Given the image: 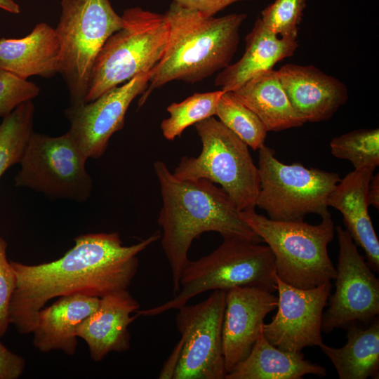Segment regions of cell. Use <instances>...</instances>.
I'll return each mask as SVG.
<instances>
[{
    "mask_svg": "<svg viewBox=\"0 0 379 379\" xmlns=\"http://www.w3.org/2000/svg\"><path fill=\"white\" fill-rule=\"evenodd\" d=\"M124 246L117 232L91 233L74 238V245L52 262L25 265L10 261L17 277L9 305L11 324L18 332H33L39 312L53 298L72 294L102 296L127 289L135 276L137 255L161 238Z\"/></svg>",
    "mask_w": 379,
    "mask_h": 379,
    "instance_id": "cell-1",
    "label": "cell"
},
{
    "mask_svg": "<svg viewBox=\"0 0 379 379\" xmlns=\"http://www.w3.org/2000/svg\"><path fill=\"white\" fill-rule=\"evenodd\" d=\"M154 169L162 198L157 220L162 228L160 239L171 267L174 295L180 291L191 245L204 232L263 242L222 188L206 179L180 180L162 161H155Z\"/></svg>",
    "mask_w": 379,
    "mask_h": 379,
    "instance_id": "cell-2",
    "label": "cell"
},
{
    "mask_svg": "<svg viewBox=\"0 0 379 379\" xmlns=\"http://www.w3.org/2000/svg\"><path fill=\"white\" fill-rule=\"evenodd\" d=\"M164 15L169 26L167 46L140 98L139 107L154 90L170 81L196 83L227 67L247 18L246 13L207 17L174 1Z\"/></svg>",
    "mask_w": 379,
    "mask_h": 379,
    "instance_id": "cell-3",
    "label": "cell"
},
{
    "mask_svg": "<svg viewBox=\"0 0 379 379\" xmlns=\"http://www.w3.org/2000/svg\"><path fill=\"white\" fill-rule=\"evenodd\" d=\"M273 253L267 245L229 238L211 253L189 260L183 270L179 292L156 307L138 310V316L152 317L177 310L194 296L208 291L237 286H254L274 292L277 290Z\"/></svg>",
    "mask_w": 379,
    "mask_h": 379,
    "instance_id": "cell-4",
    "label": "cell"
},
{
    "mask_svg": "<svg viewBox=\"0 0 379 379\" xmlns=\"http://www.w3.org/2000/svg\"><path fill=\"white\" fill-rule=\"evenodd\" d=\"M241 218L271 249L277 276L292 286L307 289L335 279L336 270L328 253L335 227L328 215L318 225L280 221L240 211Z\"/></svg>",
    "mask_w": 379,
    "mask_h": 379,
    "instance_id": "cell-5",
    "label": "cell"
},
{
    "mask_svg": "<svg viewBox=\"0 0 379 379\" xmlns=\"http://www.w3.org/2000/svg\"><path fill=\"white\" fill-rule=\"evenodd\" d=\"M121 18L122 27L107 39L94 62L85 103L152 70L164 54L169 36L164 14L137 6L125 9Z\"/></svg>",
    "mask_w": 379,
    "mask_h": 379,
    "instance_id": "cell-6",
    "label": "cell"
},
{
    "mask_svg": "<svg viewBox=\"0 0 379 379\" xmlns=\"http://www.w3.org/2000/svg\"><path fill=\"white\" fill-rule=\"evenodd\" d=\"M202 144L197 157H182L173 175L221 185L239 211L255 209L260 192L258 166L248 146L214 117L194 124Z\"/></svg>",
    "mask_w": 379,
    "mask_h": 379,
    "instance_id": "cell-7",
    "label": "cell"
},
{
    "mask_svg": "<svg viewBox=\"0 0 379 379\" xmlns=\"http://www.w3.org/2000/svg\"><path fill=\"white\" fill-rule=\"evenodd\" d=\"M123 25L109 0H62L55 31L62 47L60 74L70 105L85 103L94 62L107 39Z\"/></svg>",
    "mask_w": 379,
    "mask_h": 379,
    "instance_id": "cell-8",
    "label": "cell"
},
{
    "mask_svg": "<svg viewBox=\"0 0 379 379\" xmlns=\"http://www.w3.org/2000/svg\"><path fill=\"white\" fill-rule=\"evenodd\" d=\"M260 192L256 206L268 218L302 221L308 214L331 215L328 197L340 178L337 173L307 168L300 163L285 164L265 145L258 149Z\"/></svg>",
    "mask_w": 379,
    "mask_h": 379,
    "instance_id": "cell-9",
    "label": "cell"
},
{
    "mask_svg": "<svg viewBox=\"0 0 379 379\" xmlns=\"http://www.w3.org/2000/svg\"><path fill=\"white\" fill-rule=\"evenodd\" d=\"M226 291L214 290L204 300L177 310L181 335L159 378L225 379L222 324Z\"/></svg>",
    "mask_w": 379,
    "mask_h": 379,
    "instance_id": "cell-10",
    "label": "cell"
},
{
    "mask_svg": "<svg viewBox=\"0 0 379 379\" xmlns=\"http://www.w3.org/2000/svg\"><path fill=\"white\" fill-rule=\"evenodd\" d=\"M87 159L67 132L57 137L33 132L15 185L53 199L86 201L93 190L92 178L86 170Z\"/></svg>",
    "mask_w": 379,
    "mask_h": 379,
    "instance_id": "cell-11",
    "label": "cell"
},
{
    "mask_svg": "<svg viewBox=\"0 0 379 379\" xmlns=\"http://www.w3.org/2000/svg\"><path fill=\"white\" fill-rule=\"evenodd\" d=\"M339 244L335 268V290L328 297V308L322 315L321 331L368 324L379 314V281L359 253L350 233L336 229Z\"/></svg>",
    "mask_w": 379,
    "mask_h": 379,
    "instance_id": "cell-12",
    "label": "cell"
},
{
    "mask_svg": "<svg viewBox=\"0 0 379 379\" xmlns=\"http://www.w3.org/2000/svg\"><path fill=\"white\" fill-rule=\"evenodd\" d=\"M154 72V68L140 73L93 101L65 109L70 123L67 133L87 159L104 154L112 135L123 128L131 103L146 90Z\"/></svg>",
    "mask_w": 379,
    "mask_h": 379,
    "instance_id": "cell-13",
    "label": "cell"
},
{
    "mask_svg": "<svg viewBox=\"0 0 379 379\" xmlns=\"http://www.w3.org/2000/svg\"><path fill=\"white\" fill-rule=\"evenodd\" d=\"M276 281L277 312L270 323L262 325L265 338L290 352L319 346L323 343L321 320L332 288L331 281L307 289L287 284L277 275Z\"/></svg>",
    "mask_w": 379,
    "mask_h": 379,
    "instance_id": "cell-14",
    "label": "cell"
},
{
    "mask_svg": "<svg viewBox=\"0 0 379 379\" xmlns=\"http://www.w3.org/2000/svg\"><path fill=\"white\" fill-rule=\"evenodd\" d=\"M273 292L254 286L226 291L222 347L227 373L250 353L266 316L277 308Z\"/></svg>",
    "mask_w": 379,
    "mask_h": 379,
    "instance_id": "cell-15",
    "label": "cell"
},
{
    "mask_svg": "<svg viewBox=\"0 0 379 379\" xmlns=\"http://www.w3.org/2000/svg\"><path fill=\"white\" fill-rule=\"evenodd\" d=\"M277 72L291 104L305 123L328 120L348 100L346 85L314 65L288 63Z\"/></svg>",
    "mask_w": 379,
    "mask_h": 379,
    "instance_id": "cell-16",
    "label": "cell"
},
{
    "mask_svg": "<svg viewBox=\"0 0 379 379\" xmlns=\"http://www.w3.org/2000/svg\"><path fill=\"white\" fill-rule=\"evenodd\" d=\"M140 304L127 289L108 293L100 298L96 310L77 327L76 335L87 344L91 359L102 361L112 352L130 349L129 325L139 317L131 316Z\"/></svg>",
    "mask_w": 379,
    "mask_h": 379,
    "instance_id": "cell-17",
    "label": "cell"
},
{
    "mask_svg": "<svg viewBox=\"0 0 379 379\" xmlns=\"http://www.w3.org/2000/svg\"><path fill=\"white\" fill-rule=\"evenodd\" d=\"M375 168L354 169L340 179L328 197V206L339 211L346 230L365 253L367 263L379 272V241L368 213L367 192Z\"/></svg>",
    "mask_w": 379,
    "mask_h": 379,
    "instance_id": "cell-18",
    "label": "cell"
},
{
    "mask_svg": "<svg viewBox=\"0 0 379 379\" xmlns=\"http://www.w3.org/2000/svg\"><path fill=\"white\" fill-rule=\"evenodd\" d=\"M62 47L55 29L45 22L20 39H0V69L23 79L53 77L60 73Z\"/></svg>",
    "mask_w": 379,
    "mask_h": 379,
    "instance_id": "cell-19",
    "label": "cell"
},
{
    "mask_svg": "<svg viewBox=\"0 0 379 379\" xmlns=\"http://www.w3.org/2000/svg\"><path fill=\"white\" fill-rule=\"evenodd\" d=\"M100 298L83 294L63 295L38 314L33 344L39 351L61 350L68 355L77 351L78 326L93 313Z\"/></svg>",
    "mask_w": 379,
    "mask_h": 379,
    "instance_id": "cell-20",
    "label": "cell"
},
{
    "mask_svg": "<svg viewBox=\"0 0 379 379\" xmlns=\"http://www.w3.org/2000/svg\"><path fill=\"white\" fill-rule=\"evenodd\" d=\"M298 48L297 39L279 37L267 28L258 16L245 38V51L235 63L222 69L215 85L223 91H232L258 73L292 56Z\"/></svg>",
    "mask_w": 379,
    "mask_h": 379,
    "instance_id": "cell-21",
    "label": "cell"
},
{
    "mask_svg": "<svg viewBox=\"0 0 379 379\" xmlns=\"http://www.w3.org/2000/svg\"><path fill=\"white\" fill-rule=\"evenodd\" d=\"M232 92L260 118L268 131L296 128L305 123L291 104L273 69L258 73Z\"/></svg>",
    "mask_w": 379,
    "mask_h": 379,
    "instance_id": "cell-22",
    "label": "cell"
},
{
    "mask_svg": "<svg viewBox=\"0 0 379 379\" xmlns=\"http://www.w3.org/2000/svg\"><path fill=\"white\" fill-rule=\"evenodd\" d=\"M307 374L324 377L326 370L305 359L302 352L275 347L265 338L262 328L248 355L225 379H300Z\"/></svg>",
    "mask_w": 379,
    "mask_h": 379,
    "instance_id": "cell-23",
    "label": "cell"
},
{
    "mask_svg": "<svg viewBox=\"0 0 379 379\" xmlns=\"http://www.w3.org/2000/svg\"><path fill=\"white\" fill-rule=\"evenodd\" d=\"M347 343L340 348L321 343L319 347L328 357L340 379L379 377V320L366 328L353 325L347 328Z\"/></svg>",
    "mask_w": 379,
    "mask_h": 379,
    "instance_id": "cell-24",
    "label": "cell"
},
{
    "mask_svg": "<svg viewBox=\"0 0 379 379\" xmlns=\"http://www.w3.org/2000/svg\"><path fill=\"white\" fill-rule=\"evenodd\" d=\"M32 100L18 105L0 124V179L12 166L20 164L33 133Z\"/></svg>",
    "mask_w": 379,
    "mask_h": 379,
    "instance_id": "cell-25",
    "label": "cell"
},
{
    "mask_svg": "<svg viewBox=\"0 0 379 379\" xmlns=\"http://www.w3.org/2000/svg\"><path fill=\"white\" fill-rule=\"evenodd\" d=\"M215 115L219 121L253 150L265 145L268 132L260 118L238 100L232 91L220 96Z\"/></svg>",
    "mask_w": 379,
    "mask_h": 379,
    "instance_id": "cell-26",
    "label": "cell"
},
{
    "mask_svg": "<svg viewBox=\"0 0 379 379\" xmlns=\"http://www.w3.org/2000/svg\"><path fill=\"white\" fill-rule=\"evenodd\" d=\"M223 92L218 90L196 93L180 102L171 103L166 108L169 117L161 123L163 136L168 140H174L190 126L215 115L218 102Z\"/></svg>",
    "mask_w": 379,
    "mask_h": 379,
    "instance_id": "cell-27",
    "label": "cell"
},
{
    "mask_svg": "<svg viewBox=\"0 0 379 379\" xmlns=\"http://www.w3.org/2000/svg\"><path fill=\"white\" fill-rule=\"evenodd\" d=\"M331 154L350 161L354 169L376 168L379 165V129L354 130L330 142Z\"/></svg>",
    "mask_w": 379,
    "mask_h": 379,
    "instance_id": "cell-28",
    "label": "cell"
},
{
    "mask_svg": "<svg viewBox=\"0 0 379 379\" xmlns=\"http://www.w3.org/2000/svg\"><path fill=\"white\" fill-rule=\"evenodd\" d=\"M306 0H275L261 11L264 25L280 37L298 39Z\"/></svg>",
    "mask_w": 379,
    "mask_h": 379,
    "instance_id": "cell-29",
    "label": "cell"
},
{
    "mask_svg": "<svg viewBox=\"0 0 379 379\" xmlns=\"http://www.w3.org/2000/svg\"><path fill=\"white\" fill-rule=\"evenodd\" d=\"M39 92L35 84L0 69V117H5L20 104L32 100Z\"/></svg>",
    "mask_w": 379,
    "mask_h": 379,
    "instance_id": "cell-30",
    "label": "cell"
},
{
    "mask_svg": "<svg viewBox=\"0 0 379 379\" xmlns=\"http://www.w3.org/2000/svg\"><path fill=\"white\" fill-rule=\"evenodd\" d=\"M7 243L0 236V338L3 337L11 324L9 305L16 288L15 272L7 259Z\"/></svg>",
    "mask_w": 379,
    "mask_h": 379,
    "instance_id": "cell-31",
    "label": "cell"
},
{
    "mask_svg": "<svg viewBox=\"0 0 379 379\" xmlns=\"http://www.w3.org/2000/svg\"><path fill=\"white\" fill-rule=\"evenodd\" d=\"M25 359L0 341V379H18L24 372Z\"/></svg>",
    "mask_w": 379,
    "mask_h": 379,
    "instance_id": "cell-32",
    "label": "cell"
},
{
    "mask_svg": "<svg viewBox=\"0 0 379 379\" xmlns=\"http://www.w3.org/2000/svg\"><path fill=\"white\" fill-rule=\"evenodd\" d=\"M181 6L199 12L207 17L214 16L228 6L241 1L254 0H172Z\"/></svg>",
    "mask_w": 379,
    "mask_h": 379,
    "instance_id": "cell-33",
    "label": "cell"
},
{
    "mask_svg": "<svg viewBox=\"0 0 379 379\" xmlns=\"http://www.w3.org/2000/svg\"><path fill=\"white\" fill-rule=\"evenodd\" d=\"M367 202L368 206L379 208V174L372 176L367 192Z\"/></svg>",
    "mask_w": 379,
    "mask_h": 379,
    "instance_id": "cell-34",
    "label": "cell"
},
{
    "mask_svg": "<svg viewBox=\"0 0 379 379\" xmlns=\"http://www.w3.org/2000/svg\"><path fill=\"white\" fill-rule=\"evenodd\" d=\"M0 8L13 14H19L20 8L13 0H0Z\"/></svg>",
    "mask_w": 379,
    "mask_h": 379,
    "instance_id": "cell-35",
    "label": "cell"
}]
</instances>
